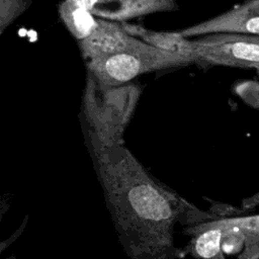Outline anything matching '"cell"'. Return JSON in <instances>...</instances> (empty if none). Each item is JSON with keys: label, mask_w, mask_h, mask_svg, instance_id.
I'll return each instance as SVG.
<instances>
[{"label": "cell", "mask_w": 259, "mask_h": 259, "mask_svg": "<svg viewBox=\"0 0 259 259\" xmlns=\"http://www.w3.org/2000/svg\"><path fill=\"white\" fill-rule=\"evenodd\" d=\"M240 251L237 259H259V240L243 242Z\"/></svg>", "instance_id": "7c38bea8"}, {"label": "cell", "mask_w": 259, "mask_h": 259, "mask_svg": "<svg viewBox=\"0 0 259 259\" xmlns=\"http://www.w3.org/2000/svg\"><path fill=\"white\" fill-rule=\"evenodd\" d=\"M57 10L59 19L77 41L89 36L98 25L99 18L73 0H62Z\"/></svg>", "instance_id": "30bf717a"}, {"label": "cell", "mask_w": 259, "mask_h": 259, "mask_svg": "<svg viewBox=\"0 0 259 259\" xmlns=\"http://www.w3.org/2000/svg\"><path fill=\"white\" fill-rule=\"evenodd\" d=\"M77 44L84 63L116 54L151 48L148 44L127 33L121 23L100 18L95 30Z\"/></svg>", "instance_id": "5b68a950"}, {"label": "cell", "mask_w": 259, "mask_h": 259, "mask_svg": "<svg viewBox=\"0 0 259 259\" xmlns=\"http://www.w3.org/2000/svg\"><path fill=\"white\" fill-rule=\"evenodd\" d=\"M198 227H211L222 231L223 239L232 246L245 241L259 240V213L246 217H221L195 224Z\"/></svg>", "instance_id": "ba28073f"}, {"label": "cell", "mask_w": 259, "mask_h": 259, "mask_svg": "<svg viewBox=\"0 0 259 259\" xmlns=\"http://www.w3.org/2000/svg\"><path fill=\"white\" fill-rule=\"evenodd\" d=\"M32 4L31 0H0V34Z\"/></svg>", "instance_id": "8fae6325"}, {"label": "cell", "mask_w": 259, "mask_h": 259, "mask_svg": "<svg viewBox=\"0 0 259 259\" xmlns=\"http://www.w3.org/2000/svg\"><path fill=\"white\" fill-rule=\"evenodd\" d=\"M6 259H15V258H13V257H9V258H6Z\"/></svg>", "instance_id": "4fadbf2b"}, {"label": "cell", "mask_w": 259, "mask_h": 259, "mask_svg": "<svg viewBox=\"0 0 259 259\" xmlns=\"http://www.w3.org/2000/svg\"><path fill=\"white\" fill-rule=\"evenodd\" d=\"M193 64L200 68L223 66L259 70V36L210 33L190 39Z\"/></svg>", "instance_id": "277c9868"}, {"label": "cell", "mask_w": 259, "mask_h": 259, "mask_svg": "<svg viewBox=\"0 0 259 259\" xmlns=\"http://www.w3.org/2000/svg\"><path fill=\"white\" fill-rule=\"evenodd\" d=\"M121 26L127 33L143 40L151 47L181 55L192 60L190 54V38L182 36L178 30L157 31L131 22H121Z\"/></svg>", "instance_id": "9c48e42d"}, {"label": "cell", "mask_w": 259, "mask_h": 259, "mask_svg": "<svg viewBox=\"0 0 259 259\" xmlns=\"http://www.w3.org/2000/svg\"><path fill=\"white\" fill-rule=\"evenodd\" d=\"M143 92L140 83L102 87L86 73L80 121L89 153L123 145L125 128Z\"/></svg>", "instance_id": "7a4b0ae2"}, {"label": "cell", "mask_w": 259, "mask_h": 259, "mask_svg": "<svg viewBox=\"0 0 259 259\" xmlns=\"http://www.w3.org/2000/svg\"><path fill=\"white\" fill-rule=\"evenodd\" d=\"M105 203L131 259H174L173 231L184 215L191 225L199 209L160 183L134 154L118 145L90 153Z\"/></svg>", "instance_id": "6da1fadb"}, {"label": "cell", "mask_w": 259, "mask_h": 259, "mask_svg": "<svg viewBox=\"0 0 259 259\" xmlns=\"http://www.w3.org/2000/svg\"><path fill=\"white\" fill-rule=\"evenodd\" d=\"M178 32L186 38L210 33H241L259 36V0H246L214 17L179 29Z\"/></svg>", "instance_id": "8992f818"}, {"label": "cell", "mask_w": 259, "mask_h": 259, "mask_svg": "<svg viewBox=\"0 0 259 259\" xmlns=\"http://www.w3.org/2000/svg\"><path fill=\"white\" fill-rule=\"evenodd\" d=\"M94 16L115 21L130 20L156 13L179 10L177 0H73Z\"/></svg>", "instance_id": "52a82bcc"}, {"label": "cell", "mask_w": 259, "mask_h": 259, "mask_svg": "<svg viewBox=\"0 0 259 259\" xmlns=\"http://www.w3.org/2000/svg\"><path fill=\"white\" fill-rule=\"evenodd\" d=\"M193 64L181 55L151 47L146 50L116 54L85 63L86 73L102 87L119 86L142 74L178 69Z\"/></svg>", "instance_id": "3957f363"}]
</instances>
